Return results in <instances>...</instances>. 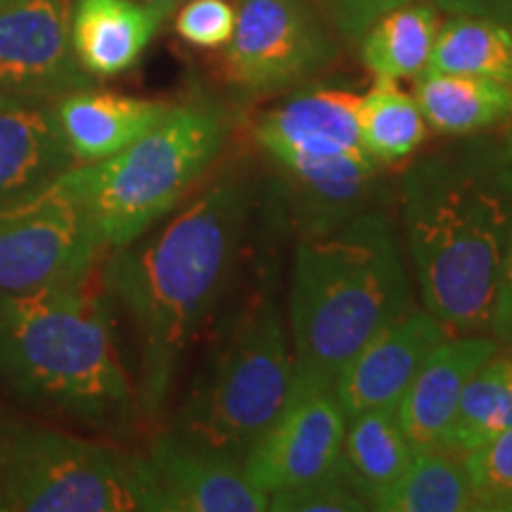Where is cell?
<instances>
[{
    "label": "cell",
    "instance_id": "1",
    "mask_svg": "<svg viewBox=\"0 0 512 512\" xmlns=\"http://www.w3.org/2000/svg\"><path fill=\"white\" fill-rule=\"evenodd\" d=\"M249 209V183L226 174L159 221L155 233L114 249L102 266V290L136 342V392L147 420L164 413L185 356L233 280Z\"/></svg>",
    "mask_w": 512,
    "mask_h": 512
},
{
    "label": "cell",
    "instance_id": "2",
    "mask_svg": "<svg viewBox=\"0 0 512 512\" xmlns=\"http://www.w3.org/2000/svg\"><path fill=\"white\" fill-rule=\"evenodd\" d=\"M401 219L425 309L448 335L489 330L512 240V159L470 140L401 176Z\"/></svg>",
    "mask_w": 512,
    "mask_h": 512
},
{
    "label": "cell",
    "instance_id": "3",
    "mask_svg": "<svg viewBox=\"0 0 512 512\" xmlns=\"http://www.w3.org/2000/svg\"><path fill=\"white\" fill-rule=\"evenodd\" d=\"M112 311L88 278L0 297V389L34 413L124 437L143 415Z\"/></svg>",
    "mask_w": 512,
    "mask_h": 512
},
{
    "label": "cell",
    "instance_id": "4",
    "mask_svg": "<svg viewBox=\"0 0 512 512\" xmlns=\"http://www.w3.org/2000/svg\"><path fill=\"white\" fill-rule=\"evenodd\" d=\"M411 306L401 245L380 207L299 238L290 287L294 368L335 380L370 337Z\"/></svg>",
    "mask_w": 512,
    "mask_h": 512
},
{
    "label": "cell",
    "instance_id": "5",
    "mask_svg": "<svg viewBox=\"0 0 512 512\" xmlns=\"http://www.w3.org/2000/svg\"><path fill=\"white\" fill-rule=\"evenodd\" d=\"M230 119L216 105L190 102L169 112L117 155L64 171L105 254L131 245L185 202L221 157Z\"/></svg>",
    "mask_w": 512,
    "mask_h": 512
},
{
    "label": "cell",
    "instance_id": "6",
    "mask_svg": "<svg viewBox=\"0 0 512 512\" xmlns=\"http://www.w3.org/2000/svg\"><path fill=\"white\" fill-rule=\"evenodd\" d=\"M292 380L283 313L268 294H256L221 335L169 432L242 463L280 413Z\"/></svg>",
    "mask_w": 512,
    "mask_h": 512
},
{
    "label": "cell",
    "instance_id": "7",
    "mask_svg": "<svg viewBox=\"0 0 512 512\" xmlns=\"http://www.w3.org/2000/svg\"><path fill=\"white\" fill-rule=\"evenodd\" d=\"M0 486L19 512H162L145 456L0 411Z\"/></svg>",
    "mask_w": 512,
    "mask_h": 512
},
{
    "label": "cell",
    "instance_id": "8",
    "mask_svg": "<svg viewBox=\"0 0 512 512\" xmlns=\"http://www.w3.org/2000/svg\"><path fill=\"white\" fill-rule=\"evenodd\" d=\"M105 249L62 174L0 202V297L91 278Z\"/></svg>",
    "mask_w": 512,
    "mask_h": 512
},
{
    "label": "cell",
    "instance_id": "9",
    "mask_svg": "<svg viewBox=\"0 0 512 512\" xmlns=\"http://www.w3.org/2000/svg\"><path fill=\"white\" fill-rule=\"evenodd\" d=\"M337 57L311 0H238L226 46V79L245 95H273L309 81Z\"/></svg>",
    "mask_w": 512,
    "mask_h": 512
},
{
    "label": "cell",
    "instance_id": "10",
    "mask_svg": "<svg viewBox=\"0 0 512 512\" xmlns=\"http://www.w3.org/2000/svg\"><path fill=\"white\" fill-rule=\"evenodd\" d=\"M347 418L335 380L294 368L290 394L242 460L245 475L264 494L294 489L342 470Z\"/></svg>",
    "mask_w": 512,
    "mask_h": 512
},
{
    "label": "cell",
    "instance_id": "11",
    "mask_svg": "<svg viewBox=\"0 0 512 512\" xmlns=\"http://www.w3.org/2000/svg\"><path fill=\"white\" fill-rule=\"evenodd\" d=\"M64 0H12L0 5V93L57 100L93 83L69 36Z\"/></svg>",
    "mask_w": 512,
    "mask_h": 512
},
{
    "label": "cell",
    "instance_id": "12",
    "mask_svg": "<svg viewBox=\"0 0 512 512\" xmlns=\"http://www.w3.org/2000/svg\"><path fill=\"white\" fill-rule=\"evenodd\" d=\"M448 337V330L427 309L406 313L370 337L335 377V394L344 418L399 406L427 356Z\"/></svg>",
    "mask_w": 512,
    "mask_h": 512
},
{
    "label": "cell",
    "instance_id": "13",
    "mask_svg": "<svg viewBox=\"0 0 512 512\" xmlns=\"http://www.w3.org/2000/svg\"><path fill=\"white\" fill-rule=\"evenodd\" d=\"M358 102L361 95L344 88L302 91L256 121L254 138L275 169L368 152L358 131Z\"/></svg>",
    "mask_w": 512,
    "mask_h": 512
},
{
    "label": "cell",
    "instance_id": "14",
    "mask_svg": "<svg viewBox=\"0 0 512 512\" xmlns=\"http://www.w3.org/2000/svg\"><path fill=\"white\" fill-rule=\"evenodd\" d=\"M162 512H266L271 498L245 475L240 460L159 434L145 453Z\"/></svg>",
    "mask_w": 512,
    "mask_h": 512
},
{
    "label": "cell",
    "instance_id": "15",
    "mask_svg": "<svg viewBox=\"0 0 512 512\" xmlns=\"http://www.w3.org/2000/svg\"><path fill=\"white\" fill-rule=\"evenodd\" d=\"M380 166L368 152L278 169V190L299 238L342 226L384 195Z\"/></svg>",
    "mask_w": 512,
    "mask_h": 512
},
{
    "label": "cell",
    "instance_id": "16",
    "mask_svg": "<svg viewBox=\"0 0 512 512\" xmlns=\"http://www.w3.org/2000/svg\"><path fill=\"white\" fill-rule=\"evenodd\" d=\"M498 351L496 337L448 335L427 356L399 401L403 430L415 451L439 448L467 380Z\"/></svg>",
    "mask_w": 512,
    "mask_h": 512
},
{
    "label": "cell",
    "instance_id": "17",
    "mask_svg": "<svg viewBox=\"0 0 512 512\" xmlns=\"http://www.w3.org/2000/svg\"><path fill=\"white\" fill-rule=\"evenodd\" d=\"M74 164L53 100L0 93V202L53 181Z\"/></svg>",
    "mask_w": 512,
    "mask_h": 512
},
{
    "label": "cell",
    "instance_id": "18",
    "mask_svg": "<svg viewBox=\"0 0 512 512\" xmlns=\"http://www.w3.org/2000/svg\"><path fill=\"white\" fill-rule=\"evenodd\" d=\"M57 124L79 164L100 162L150 131L171 105L88 86L53 100Z\"/></svg>",
    "mask_w": 512,
    "mask_h": 512
},
{
    "label": "cell",
    "instance_id": "19",
    "mask_svg": "<svg viewBox=\"0 0 512 512\" xmlns=\"http://www.w3.org/2000/svg\"><path fill=\"white\" fill-rule=\"evenodd\" d=\"M166 15L140 0H72L69 36L76 60L91 76L136 67Z\"/></svg>",
    "mask_w": 512,
    "mask_h": 512
},
{
    "label": "cell",
    "instance_id": "20",
    "mask_svg": "<svg viewBox=\"0 0 512 512\" xmlns=\"http://www.w3.org/2000/svg\"><path fill=\"white\" fill-rule=\"evenodd\" d=\"M415 456L399 415V406L375 408L347 420L342 475L366 498L370 510L380 508L399 484Z\"/></svg>",
    "mask_w": 512,
    "mask_h": 512
},
{
    "label": "cell",
    "instance_id": "21",
    "mask_svg": "<svg viewBox=\"0 0 512 512\" xmlns=\"http://www.w3.org/2000/svg\"><path fill=\"white\" fill-rule=\"evenodd\" d=\"M413 98L427 126L446 136H470L512 117V88L472 74L422 72Z\"/></svg>",
    "mask_w": 512,
    "mask_h": 512
},
{
    "label": "cell",
    "instance_id": "22",
    "mask_svg": "<svg viewBox=\"0 0 512 512\" xmlns=\"http://www.w3.org/2000/svg\"><path fill=\"white\" fill-rule=\"evenodd\" d=\"M437 8L406 3L384 12L361 38L363 64L375 79H418L430 64L439 34Z\"/></svg>",
    "mask_w": 512,
    "mask_h": 512
},
{
    "label": "cell",
    "instance_id": "23",
    "mask_svg": "<svg viewBox=\"0 0 512 512\" xmlns=\"http://www.w3.org/2000/svg\"><path fill=\"white\" fill-rule=\"evenodd\" d=\"M512 427V375L508 356L494 354L465 384L439 448L465 456Z\"/></svg>",
    "mask_w": 512,
    "mask_h": 512
},
{
    "label": "cell",
    "instance_id": "24",
    "mask_svg": "<svg viewBox=\"0 0 512 512\" xmlns=\"http://www.w3.org/2000/svg\"><path fill=\"white\" fill-rule=\"evenodd\" d=\"M425 72L472 74L512 88V27L475 17L446 19Z\"/></svg>",
    "mask_w": 512,
    "mask_h": 512
},
{
    "label": "cell",
    "instance_id": "25",
    "mask_svg": "<svg viewBox=\"0 0 512 512\" xmlns=\"http://www.w3.org/2000/svg\"><path fill=\"white\" fill-rule=\"evenodd\" d=\"M427 121L418 100L403 93L396 81L377 83L358 102L361 143L377 164H399L427 138Z\"/></svg>",
    "mask_w": 512,
    "mask_h": 512
},
{
    "label": "cell",
    "instance_id": "26",
    "mask_svg": "<svg viewBox=\"0 0 512 512\" xmlns=\"http://www.w3.org/2000/svg\"><path fill=\"white\" fill-rule=\"evenodd\" d=\"M384 512H470L477 510L463 456L444 448H422L399 484L380 503Z\"/></svg>",
    "mask_w": 512,
    "mask_h": 512
},
{
    "label": "cell",
    "instance_id": "27",
    "mask_svg": "<svg viewBox=\"0 0 512 512\" xmlns=\"http://www.w3.org/2000/svg\"><path fill=\"white\" fill-rule=\"evenodd\" d=\"M477 510L512 512V427L463 456Z\"/></svg>",
    "mask_w": 512,
    "mask_h": 512
},
{
    "label": "cell",
    "instance_id": "28",
    "mask_svg": "<svg viewBox=\"0 0 512 512\" xmlns=\"http://www.w3.org/2000/svg\"><path fill=\"white\" fill-rule=\"evenodd\" d=\"M273 512H363L370 510L342 470L335 475L313 479L309 484H299L294 489L271 494Z\"/></svg>",
    "mask_w": 512,
    "mask_h": 512
},
{
    "label": "cell",
    "instance_id": "29",
    "mask_svg": "<svg viewBox=\"0 0 512 512\" xmlns=\"http://www.w3.org/2000/svg\"><path fill=\"white\" fill-rule=\"evenodd\" d=\"M235 29V5L228 0H185L176 31L195 48H226Z\"/></svg>",
    "mask_w": 512,
    "mask_h": 512
},
{
    "label": "cell",
    "instance_id": "30",
    "mask_svg": "<svg viewBox=\"0 0 512 512\" xmlns=\"http://www.w3.org/2000/svg\"><path fill=\"white\" fill-rule=\"evenodd\" d=\"M330 19L337 34L349 41H361L384 12L411 3V0H311Z\"/></svg>",
    "mask_w": 512,
    "mask_h": 512
},
{
    "label": "cell",
    "instance_id": "31",
    "mask_svg": "<svg viewBox=\"0 0 512 512\" xmlns=\"http://www.w3.org/2000/svg\"><path fill=\"white\" fill-rule=\"evenodd\" d=\"M432 8L448 12L451 17L491 19L512 27V0H425Z\"/></svg>",
    "mask_w": 512,
    "mask_h": 512
},
{
    "label": "cell",
    "instance_id": "32",
    "mask_svg": "<svg viewBox=\"0 0 512 512\" xmlns=\"http://www.w3.org/2000/svg\"><path fill=\"white\" fill-rule=\"evenodd\" d=\"M489 332H494L498 342L512 344V240L501 268V280H498L494 316H491Z\"/></svg>",
    "mask_w": 512,
    "mask_h": 512
},
{
    "label": "cell",
    "instance_id": "33",
    "mask_svg": "<svg viewBox=\"0 0 512 512\" xmlns=\"http://www.w3.org/2000/svg\"><path fill=\"white\" fill-rule=\"evenodd\" d=\"M140 3L150 5V8H155L159 12H164V15H169L171 10H176L178 5L185 3V0H140Z\"/></svg>",
    "mask_w": 512,
    "mask_h": 512
},
{
    "label": "cell",
    "instance_id": "34",
    "mask_svg": "<svg viewBox=\"0 0 512 512\" xmlns=\"http://www.w3.org/2000/svg\"><path fill=\"white\" fill-rule=\"evenodd\" d=\"M0 512H12L10 503H8V496H5V491H3V486H0Z\"/></svg>",
    "mask_w": 512,
    "mask_h": 512
},
{
    "label": "cell",
    "instance_id": "35",
    "mask_svg": "<svg viewBox=\"0 0 512 512\" xmlns=\"http://www.w3.org/2000/svg\"><path fill=\"white\" fill-rule=\"evenodd\" d=\"M505 150H508V155L512 159V131L508 133V140H505Z\"/></svg>",
    "mask_w": 512,
    "mask_h": 512
},
{
    "label": "cell",
    "instance_id": "36",
    "mask_svg": "<svg viewBox=\"0 0 512 512\" xmlns=\"http://www.w3.org/2000/svg\"><path fill=\"white\" fill-rule=\"evenodd\" d=\"M505 356H508V363H510V375H512V349H510L508 354H505Z\"/></svg>",
    "mask_w": 512,
    "mask_h": 512
},
{
    "label": "cell",
    "instance_id": "37",
    "mask_svg": "<svg viewBox=\"0 0 512 512\" xmlns=\"http://www.w3.org/2000/svg\"><path fill=\"white\" fill-rule=\"evenodd\" d=\"M3 3H12V0H0V5H3Z\"/></svg>",
    "mask_w": 512,
    "mask_h": 512
},
{
    "label": "cell",
    "instance_id": "38",
    "mask_svg": "<svg viewBox=\"0 0 512 512\" xmlns=\"http://www.w3.org/2000/svg\"><path fill=\"white\" fill-rule=\"evenodd\" d=\"M64 3H69V5H72V0H64Z\"/></svg>",
    "mask_w": 512,
    "mask_h": 512
}]
</instances>
